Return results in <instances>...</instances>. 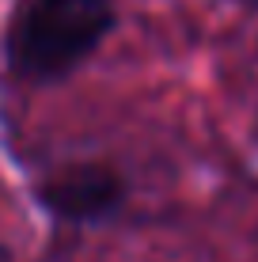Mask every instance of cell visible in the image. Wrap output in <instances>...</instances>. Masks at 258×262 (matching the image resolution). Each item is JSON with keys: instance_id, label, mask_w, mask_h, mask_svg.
<instances>
[{"instance_id": "6da1fadb", "label": "cell", "mask_w": 258, "mask_h": 262, "mask_svg": "<svg viewBox=\"0 0 258 262\" xmlns=\"http://www.w3.org/2000/svg\"><path fill=\"white\" fill-rule=\"evenodd\" d=\"M106 31V0H23L8 31V57L23 76L53 80L84 61Z\"/></svg>"}, {"instance_id": "7a4b0ae2", "label": "cell", "mask_w": 258, "mask_h": 262, "mask_svg": "<svg viewBox=\"0 0 258 262\" xmlns=\"http://www.w3.org/2000/svg\"><path fill=\"white\" fill-rule=\"evenodd\" d=\"M118 198H122L118 179L106 167H95V164L65 167L53 179H46V186H42V202L57 216H73V221L103 216L106 209L118 205Z\"/></svg>"}, {"instance_id": "3957f363", "label": "cell", "mask_w": 258, "mask_h": 262, "mask_svg": "<svg viewBox=\"0 0 258 262\" xmlns=\"http://www.w3.org/2000/svg\"><path fill=\"white\" fill-rule=\"evenodd\" d=\"M247 4H258V0H247Z\"/></svg>"}]
</instances>
